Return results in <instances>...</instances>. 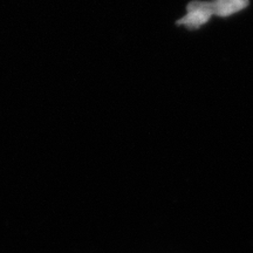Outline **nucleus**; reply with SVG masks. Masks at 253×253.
Listing matches in <instances>:
<instances>
[{
    "label": "nucleus",
    "instance_id": "f257e3e1",
    "mask_svg": "<svg viewBox=\"0 0 253 253\" xmlns=\"http://www.w3.org/2000/svg\"><path fill=\"white\" fill-rule=\"evenodd\" d=\"M249 6V0H213V1H191L186 6V15L177 21L190 30H197L207 24L211 15L225 18L242 11Z\"/></svg>",
    "mask_w": 253,
    "mask_h": 253
}]
</instances>
